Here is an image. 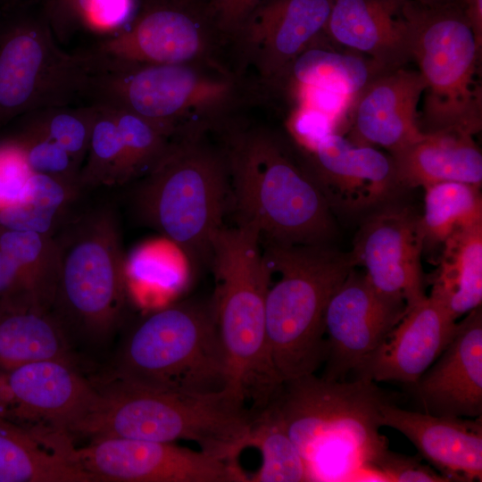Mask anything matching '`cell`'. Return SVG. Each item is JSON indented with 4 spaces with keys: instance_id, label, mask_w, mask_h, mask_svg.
<instances>
[{
    "instance_id": "d590c367",
    "label": "cell",
    "mask_w": 482,
    "mask_h": 482,
    "mask_svg": "<svg viewBox=\"0 0 482 482\" xmlns=\"http://www.w3.org/2000/svg\"><path fill=\"white\" fill-rule=\"evenodd\" d=\"M165 242L146 243L125 256L127 293L145 287H169L179 276L176 245Z\"/></svg>"
},
{
    "instance_id": "7c38bea8",
    "label": "cell",
    "mask_w": 482,
    "mask_h": 482,
    "mask_svg": "<svg viewBox=\"0 0 482 482\" xmlns=\"http://www.w3.org/2000/svg\"><path fill=\"white\" fill-rule=\"evenodd\" d=\"M87 51L128 62L236 66L229 43L205 7L190 0H139L136 15L123 29Z\"/></svg>"
},
{
    "instance_id": "1f68e13d",
    "label": "cell",
    "mask_w": 482,
    "mask_h": 482,
    "mask_svg": "<svg viewBox=\"0 0 482 482\" xmlns=\"http://www.w3.org/2000/svg\"><path fill=\"white\" fill-rule=\"evenodd\" d=\"M247 447H255L262 454L261 467L249 477V482L308 481L299 451L270 410L264 409L254 417Z\"/></svg>"
},
{
    "instance_id": "7a4b0ae2",
    "label": "cell",
    "mask_w": 482,
    "mask_h": 482,
    "mask_svg": "<svg viewBox=\"0 0 482 482\" xmlns=\"http://www.w3.org/2000/svg\"><path fill=\"white\" fill-rule=\"evenodd\" d=\"M386 401L370 379L312 373L282 382L266 408L295 445L308 481L377 480L373 466L387 449L378 418Z\"/></svg>"
},
{
    "instance_id": "f1b7e54d",
    "label": "cell",
    "mask_w": 482,
    "mask_h": 482,
    "mask_svg": "<svg viewBox=\"0 0 482 482\" xmlns=\"http://www.w3.org/2000/svg\"><path fill=\"white\" fill-rule=\"evenodd\" d=\"M0 250L17 263L32 300L51 311L61 267L58 241L52 235L4 229Z\"/></svg>"
},
{
    "instance_id": "8fae6325",
    "label": "cell",
    "mask_w": 482,
    "mask_h": 482,
    "mask_svg": "<svg viewBox=\"0 0 482 482\" xmlns=\"http://www.w3.org/2000/svg\"><path fill=\"white\" fill-rule=\"evenodd\" d=\"M57 241L61 267L51 312L68 336L104 341L118 326L128 295L112 214L99 210L82 215Z\"/></svg>"
},
{
    "instance_id": "ab89813d",
    "label": "cell",
    "mask_w": 482,
    "mask_h": 482,
    "mask_svg": "<svg viewBox=\"0 0 482 482\" xmlns=\"http://www.w3.org/2000/svg\"><path fill=\"white\" fill-rule=\"evenodd\" d=\"M51 28L59 42L84 29L87 18L104 0H41Z\"/></svg>"
},
{
    "instance_id": "4dcf8cb0",
    "label": "cell",
    "mask_w": 482,
    "mask_h": 482,
    "mask_svg": "<svg viewBox=\"0 0 482 482\" xmlns=\"http://www.w3.org/2000/svg\"><path fill=\"white\" fill-rule=\"evenodd\" d=\"M420 217L424 245H441L456 230L482 223L480 187L441 182L426 187Z\"/></svg>"
},
{
    "instance_id": "d6986e66",
    "label": "cell",
    "mask_w": 482,
    "mask_h": 482,
    "mask_svg": "<svg viewBox=\"0 0 482 482\" xmlns=\"http://www.w3.org/2000/svg\"><path fill=\"white\" fill-rule=\"evenodd\" d=\"M413 385L427 413L470 419L481 416V306L457 322L447 346Z\"/></svg>"
},
{
    "instance_id": "ffe728a7",
    "label": "cell",
    "mask_w": 482,
    "mask_h": 482,
    "mask_svg": "<svg viewBox=\"0 0 482 482\" xmlns=\"http://www.w3.org/2000/svg\"><path fill=\"white\" fill-rule=\"evenodd\" d=\"M380 426L404 435L448 481H481L482 420L411 411L384 402Z\"/></svg>"
},
{
    "instance_id": "2e32d148",
    "label": "cell",
    "mask_w": 482,
    "mask_h": 482,
    "mask_svg": "<svg viewBox=\"0 0 482 482\" xmlns=\"http://www.w3.org/2000/svg\"><path fill=\"white\" fill-rule=\"evenodd\" d=\"M405 312L403 300L378 293L364 274L353 269L326 309L323 377L344 380L352 371L358 376Z\"/></svg>"
},
{
    "instance_id": "e575fe53",
    "label": "cell",
    "mask_w": 482,
    "mask_h": 482,
    "mask_svg": "<svg viewBox=\"0 0 482 482\" xmlns=\"http://www.w3.org/2000/svg\"><path fill=\"white\" fill-rule=\"evenodd\" d=\"M105 106L112 112L121 135L127 181L145 176L162 157L170 137L135 113Z\"/></svg>"
},
{
    "instance_id": "9c48e42d",
    "label": "cell",
    "mask_w": 482,
    "mask_h": 482,
    "mask_svg": "<svg viewBox=\"0 0 482 482\" xmlns=\"http://www.w3.org/2000/svg\"><path fill=\"white\" fill-rule=\"evenodd\" d=\"M414 61L425 82L421 131L474 135L482 125L475 77L481 46L462 1L425 4L403 0Z\"/></svg>"
},
{
    "instance_id": "4316f807",
    "label": "cell",
    "mask_w": 482,
    "mask_h": 482,
    "mask_svg": "<svg viewBox=\"0 0 482 482\" xmlns=\"http://www.w3.org/2000/svg\"><path fill=\"white\" fill-rule=\"evenodd\" d=\"M429 296L457 320L482 302V223L454 231L443 244Z\"/></svg>"
},
{
    "instance_id": "484cf974",
    "label": "cell",
    "mask_w": 482,
    "mask_h": 482,
    "mask_svg": "<svg viewBox=\"0 0 482 482\" xmlns=\"http://www.w3.org/2000/svg\"><path fill=\"white\" fill-rule=\"evenodd\" d=\"M0 303V371L43 360L73 362L69 336L51 312L24 297Z\"/></svg>"
},
{
    "instance_id": "5bb4252c",
    "label": "cell",
    "mask_w": 482,
    "mask_h": 482,
    "mask_svg": "<svg viewBox=\"0 0 482 482\" xmlns=\"http://www.w3.org/2000/svg\"><path fill=\"white\" fill-rule=\"evenodd\" d=\"M96 395L72 362L43 360L0 371V420L40 435H69Z\"/></svg>"
},
{
    "instance_id": "8d00e7d4",
    "label": "cell",
    "mask_w": 482,
    "mask_h": 482,
    "mask_svg": "<svg viewBox=\"0 0 482 482\" xmlns=\"http://www.w3.org/2000/svg\"><path fill=\"white\" fill-rule=\"evenodd\" d=\"M19 141L32 172L46 175L80 188V168L62 147L27 128Z\"/></svg>"
},
{
    "instance_id": "d4e9b609",
    "label": "cell",
    "mask_w": 482,
    "mask_h": 482,
    "mask_svg": "<svg viewBox=\"0 0 482 482\" xmlns=\"http://www.w3.org/2000/svg\"><path fill=\"white\" fill-rule=\"evenodd\" d=\"M69 436H45L0 420V482H96L72 459Z\"/></svg>"
},
{
    "instance_id": "3957f363",
    "label": "cell",
    "mask_w": 482,
    "mask_h": 482,
    "mask_svg": "<svg viewBox=\"0 0 482 482\" xmlns=\"http://www.w3.org/2000/svg\"><path fill=\"white\" fill-rule=\"evenodd\" d=\"M240 118L218 131L239 222L253 224L268 241L325 245L335 224L311 164L302 163L276 132Z\"/></svg>"
},
{
    "instance_id": "603a6c76",
    "label": "cell",
    "mask_w": 482,
    "mask_h": 482,
    "mask_svg": "<svg viewBox=\"0 0 482 482\" xmlns=\"http://www.w3.org/2000/svg\"><path fill=\"white\" fill-rule=\"evenodd\" d=\"M403 0H332L322 33L364 54L384 71L411 61V39Z\"/></svg>"
},
{
    "instance_id": "f546056e",
    "label": "cell",
    "mask_w": 482,
    "mask_h": 482,
    "mask_svg": "<svg viewBox=\"0 0 482 482\" xmlns=\"http://www.w3.org/2000/svg\"><path fill=\"white\" fill-rule=\"evenodd\" d=\"M78 189L54 178L33 173L17 200L0 210V225L53 236Z\"/></svg>"
},
{
    "instance_id": "b9f144b4",
    "label": "cell",
    "mask_w": 482,
    "mask_h": 482,
    "mask_svg": "<svg viewBox=\"0 0 482 482\" xmlns=\"http://www.w3.org/2000/svg\"><path fill=\"white\" fill-rule=\"evenodd\" d=\"M0 295L3 297H24L34 302L29 294L17 263L1 250Z\"/></svg>"
},
{
    "instance_id": "4fadbf2b",
    "label": "cell",
    "mask_w": 482,
    "mask_h": 482,
    "mask_svg": "<svg viewBox=\"0 0 482 482\" xmlns=\"http://www.w3.org/2000/svg\"><path fill=\"white\" fill-rule=\"evenodd\" d=\"M71 455L96 482H249L237 461L175 443L103 437Z\"/></svg>"
},
{
    "instance_id": "ba28073f",
    "label": "cell",
    "mask_w": 482,
    "mask_h": 482,
    "mask_svg": "<svg viewBox=\"0 0 482 482\" xmlns=\"http://www.w3.org/2000/svg\"><path fill=\"white\" fill-rule=\"evenodd\" d=\"M114 379L185 393L231 389L212 301H185L145 317L120 351Z\"/></svg>"
},
{
    "instance_id": "f6af8a7d",
    "label": "cell",
    "mask_w": 482,
    "mask_h": 482,
    "mask_svg": "<svg viewBox=\"0 0 482 482\" xmlns=\"http://www.w3.org/2000/svg\"><path fill=\"white\" fill-rule=\"evenodd\" d=\"M190 1L205 7L211 0H190Z\"/></svg>"
},
{
    "instance_id": "e0dca14e",
    "label": "cell",
    "mask_w": 482,
    "mask_h": 482,
    "mask_svg": "<svg viewBox=\"0 0 482 482\" xmlns=\"http://www.w3.org/2000/svg\"><path fill=\"white\" fill-rule=\"evenodd\" d=\"M420 217L407 208L387 207L370 215L361 227L349 253L354 267L378 293L403 300L406 312L423 300Z\"/></svg>"
},
{
    "instance_id": "836d02e7",
    "label": "cell",
    "mask_w": 482,
    "mask_h": 482,
    "mask_svg": "<svg viewBox=\"0 0 482 482\" xmlns=\"http://www.w3.org/2000/svg\"><path fill=\"white\" fill-rule=\"evenodd\" d=\"M97 106H55L29 112L27 129L54 141L62 147L81 169L85 161Z\"/></svg>"
},
{
    "instance_id": "60d3db41",
    "label": "cell",
    "mask_w": 482,
    "mask_h": 482,
    "mask_svg": "<svg viewBox=\"0 0 482 482\" xmlns=\"http://www.w3.org/2000/svg\"><path fill=\"white\" fill-rule=\"evenodd\" d=\"M262 0H211L206 12L230 46Z\"/></svg>"
},
{
    "instance_id": "ac0fdd59",
    "label": "cell",
    "mask_w": 482,
    "mask_h": 482,
    "mask_svg": "<svg viewBox=\"0 0 482 482\" xmlns=\"http://www.w3.org/2000/svg\"><path fill=\"white\" fill-rule=\"evenodd\" d=\"M311 166L330 205L361 212L385 203L397 189L390 156L336 132L310 150Z\"/></svg>"
},
{
    "instance_id": "ee69618b",
    "label": "cell",
    "mask_w": 482,
    "mask_h": 482,
    "mask_svg": "<svg viewBox=\"0 0 482 482\" xmlns=\"http://www.w3.org/2000/svg\"><path fill=\"white\" fill-rule=\"evenodd\" d=\"M411 1L434 5V4H449V3H454V2H459L462 0H411Z\"/></svg>"
},
{
    "instance_id": "74e56055",
    "label": "cell",
    "mask_w": 482,
    "mask_h": 482,
    "mask_svg": "<svg viewBox=\"0 0 482 482\" xmlns=\"http://www.w3.org/2000/svg\"><path fill=\"white\" fill-rule=\"evenodd\" d=\"M373 471L377 481L387 482H445L431 465L423 464L420 458L403 455L388 450L378 458Z\"/></svg>"
},
{
    "instance_id": "f35d334b",
    "label": "cell",
    "mask_w": 482,
    "mask_h": 482,
    "mask_svg": "<svg viewBox=\"0 0 482 482\" xmlns=\"http://www.w3.org/2000/svg\"><path fill=\"white\" fill-rule=\"evenodd\" d=\"M33 173L19 140L0 145V210L17 200Z\"/></svg>"
},
{
    "instance_id": "9a60e30c",
    "label": "cell",
    "mask_w": 482,
    "mask_h": 482,
    "mask_svg": "<svg viewBox=\"0 0 482 482\" xmlns=\"http://www.w3.org/2000/svg\"><path fill=\"white\" fill-rule=\"evenodd\" d=\"M332 0H262L231 45L238 69L250 68L267 95L323 32Z\"/></svg>"
},
{
    "instance_id": "8992f818",
    "label": "cell",
    "mask_w": 482,
    "mask_h": 482,
    "mask_svg": "<svg viewBox=\"0 0 482 482\" xmlns=\"http://www.w3.org/2000/svg\"><path fill=\"white\" fill-rule=\"evenodd\" d=\"M269 272L266 333L270 358L282 383L314 373L325 361L328 303L354 265L350 253L325 245L262 248Z\"/></svg>"
},
{
    "instance_id": "5b68a950",
    "label": "cell",
    "mask_w": 482,
    "mask_h": 482,
    "mask_svg": "<svg viewBox=\"0 0 482 482\" xmlns=\"http://www.w3.org/2000/svg\"><path fill=\"white\" fill-rule=\"evenodd\" d=\"M260 230L251 223L221 227L212 243L215 277L212 305L227 357L230 388L256 415L281 382L273 369L266 333L269 272Z\"/></svg>"
},
{
    "instance_id": "7dc6e473",
    "label": "cell",
    "mask_w": 482,
    "mask_h": 482,
    "mask_svg": "<svg viewBox=\"0 0 482 482\" xmlns=\"http://www.w3.org/2000/svg\"><path fill=\"white\" fill-rule=\"evenodd\" d=\"M18 2H22V1H29V0H17Z\"/></svg>"
},
{
    "instance_id": "277c9868",
    "label": "cell",
    "mask_w": 482,
    "mask_h": 482,
    "mask_svg": "<svg viewBox=\"0 0 482 482\" xmlns=\"http://www.w3.org/2000/svg\"><path fill=\"white\" fill-rule=\"evenodd\" d=\"M253 419L244 400L229 388L195 394L113 379L106 388H96L92 404L72 432L93 439L187 440L212 456L237 461L247 448Z\"/></svg>"
},
{
    "instance_id": "6da1fadb",
    "label": "cell",
    "mask_w": 482,
    "mask_h": 482,
    "mask_svg": "<svg viewBox=\"0 0 482 482\" xmlns=\"http://www.w3.org/2000/svg\"><path fill=\"white\" fill-rule=\"evenodd\" d=\"M82 53L90 103L135 113L170 138L218 131L266 96L231 63H137Z\"/></svg>"
},
{
    "instance_id": "30bf717a",
    "label": "cell",
    "mask_w": 482,
    "mask_h": 482,
    "mask_svg": "<svg viewBox=\"0 0 482 482\" xmlns=\"http://www.w3.org/2000/svg\"><path fill=\"white\" fill-rule=\"evenodd\" d=\"M88 85L83 54L61 48L40 0L0 6V125L87 98Z\"/></svg>"
},
{
    "instance_id": "d6a6232c",
    "label": "cell",
    "mask_w": 482,
    "mask_h": 482,
    "mask_svg": "<svg viewBox=\"0 0 482 482\" xmlns=\"http://www.w3.org/2000/svg\"><path fill=\"white\" fill-rule=\"evenodd\" d=\"M89 145L79 177V187L116 186L127 181L125 150L111 110L96 104Z\"/></svg>"
},
{
    "instance_id": "7bdbcfd3",
    "label": "cell",
    "mask_w": 482,
    "mask_h": 482,
    "mask_svg": "<svg viewBox=\"0 0 482 482\" xmlns=\"http://www.w3.org/2000/svg\"><path fill=\"white\" fill-rule=\"evenodd\" d=\"M466 16L473 29L478 44L482 46V0H462Z\"/></svg>"
},
{
    "instance_id": "cb8c5ba5",
    "label": "cell",
    "mask_w": 482,
    "mask_h": 482,
    "mask_svg": "<svg viewBox=\"0 0 482 482\" xmlns=\"http://www.w3.org/2000/svg\"><path fill=\"white\" fill-rule=\"evenodd\" d=\"M389 156L399 187L425 188L441 182L481 187L482 154L470 134L424 133Z\"/></svg>"
},
{
    "instance_id": "44dd1931",
    "label": "cell",
    "mask_w": 482,
    "mask_h": 482,
    "mask_svg": "<svg viewBox=\"0 0 482 482\" xmlns=\"http://www.w3.org/2000/svg\"><path fill=\"white\" fill-rule=\"evenodd\" d=\"M425 87L418 71L403 67L377 76L353 101L350 140L390 153L421 138L417 108Z\"/></svg>"
},
{
    "instance_id": "83f0119b",
    "label": "cell",
    "mask_w": 482,
    "mask_h": 482,
    "mask_svg": "<svg viewBox=\"0 0 482 482\" xmlns=\"http://www.w3.org/2000/svg\"><path fill=\"white\" fill-rule=\"evenodd\" d=\"M385 71L370 58L326 49L313 42L294 60L281 85L291 78L299 87L323 89L354 101Z\"/></svg>"
},
{
    "instance_id": "bcb514c9",
    "label": "cell",
    "mask_w": 482,
    "mask_h": 482,
    "mask_svg": "<svg viewBox=\"0 0 482 482\" xmlns=\"http://www.w3.org/2000/svg\"><path fill=\"white\" fill-rule=\"evenodd\" d=\"M16 0H0V4H9L15 2Z\"/></svg>"
},
{
    "instance_id": "7402d4cb",
    "label": "cell",
    "mask_w": 482,
    "mask_h": 482,
    "mask_svg": "<svg viewBox=\"0 0 482 482\" xmlns=\"http://www.w3.org/2000/svg\"><path fill=\"white\" fill-rule=\"evenodd\" d=\"M457 320L429 295L409 309L357 378L415 384L453 337Z\"/></svg>"
},
{
    "instance_id": "52a82bcc",
    "label": "cell",
    "mask_w": 482,
    "mask_h": 482,
    "mask_svg": "<svg viewBox=\"0 0 482 482\" xmlns=\"http://www.w3.org/2000/svg\"><path fill=\"white\" fill-rule=\"evenodd\" d=\"M207 132L172 137L137 190L142 219L188 260L210 259L230 198L227 157Z\"/></svg>"
}]
</instances>
